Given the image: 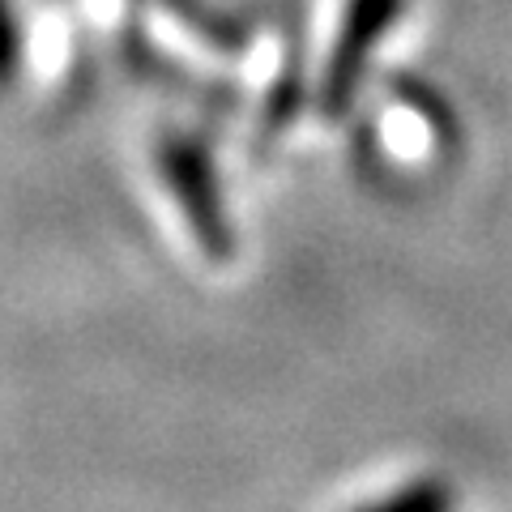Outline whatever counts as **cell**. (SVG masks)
<instances>
[{"label":"cell","mask_w":512,"mask_h":512,"mask_svg":"<svg viewBox=\"0 0 512 512\" xmlns=\"http://www.w3.org/2000/svg\"><path fill=\"white\" fill-rule=\"evenodd\" d=\"M154 167H158L163 188L171 192L184 227L192 231V244L201 248V256L231 261L235 227H231L227 201H222V184H218V167H214L210 146L180 124H163L154 137Z\"/></svg>","instance_id":"1"},{"label":"cell","mask_w":512,"mask_h":512,"mask_svg":"<svg viewBox=\"0 0 512 512\" xmlns=\"http://www.w3.org/2000/svg\"><path fill=\"white\" fill-rule=\"evenodd\" d=\"M167 9L180 18L192 35L205 39L210 47H218V52H239V47H248V35H244V26H222V18L214 9H205L201 0H167Z\"/></svg>","instance_id":"3"},{"label":"cell","mask_w":512,"mask_h":512,"mask_svg":"<svg viewBox=\"0 0 512 512\" xmlns=\"http://www.w3.org/2000/svg\"><path fill=\"white\" fill-rule=\"evenodd\" d=\"M410 0H346L338 35H333L325 64H320V82H316V111L320 120H342L355 94L363 86L372 56L380 52V43L389 39V30L402 22Z\"/></svg>","instance_id":"2"},{"label":"cell","mask_w":512,"mask_h":512,"mask_svg":"<svg viewBox=\"0 0 512 512\" xmlns=\"http://www.w3.org/2000/svg\"><path fill=\"white\" fill-rule=\"evenodd\" d=\"M26 43H22V18L13 0H0V90H9L22 73Z\"/></svg>","instance_id":"4"},{"label":"cell","mask_w":512,"mask_h":512,"mask_svg":"<svg viewBox=\"0 0 512 512\" xmlns=\"http://www.w3.org/2000/svg\"><path fill=\"white\" fill-rule=\"evenodd\" d=\"M453 504V487L444 478H414L410 487L384 495L380 508H423V512H436V508H448Z\"/></svg>","instance_id":"5"}]
</instances>
